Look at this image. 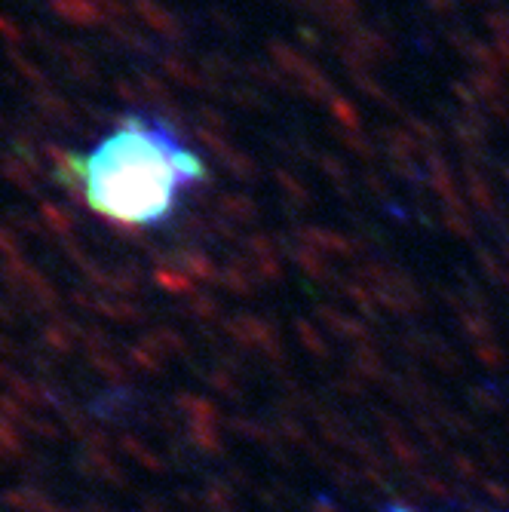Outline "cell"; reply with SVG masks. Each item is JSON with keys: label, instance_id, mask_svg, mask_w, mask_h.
<instances>
[{"label": "cell", "instance_id": "cell-1", "mask_svg": "<svg viewBox=\"0 0 509 512\" xmlns=\"http://www.w3.org/2000/svg\"><path fill=\"white\" fill-rule=\"evenodd\" d=\"M62 175L96 215L157 227L178 212L184 191L206 181V166L160 117L126 114L89 154L68 157Z\"/></svg>", "mask_w": 509, "mask_h": 512}]
</instances>
